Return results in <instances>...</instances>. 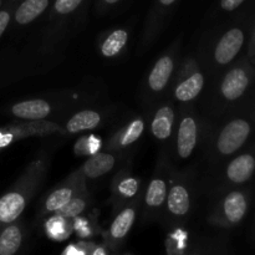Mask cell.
<instances>
[{"label":"cell","mask_w":255,"mask_h":255,"mask_svg":"<svg viewBox=\"0 0 255 255\" xmlns=\"http://www.w3.org/2000/svg\"><path fill=\"white\" fill-rule=\"evenodd\" d=\"M50 168L49 154L32 159L16 182L0 196V226L17 221L46 179Z\"/></svg>","instance_id":"1"},{"label":"cell","mask_w":255,"mask_h":255,"mask_svg":"<svg viewBox=\"0 0 255 255\" xmlns=\"http://www.w3.org/2000/svg\"><path fill=\"white\" fill-rule=\"evenodd\" d=\"M181 39L176 40L147 72L141 89L142 102L152 109L157 102L168 96L174 76L181 64Z\"/></svg>","instance_id":"2"},{"label":"cell","mask_w":255,"mask_h":255,"mask_svg":"<svg viewBox=\"0 0 255 255\" xmlns=\"http://www.w3.org/2000/svg\"><path fill=\"white\" fill-rule=\"evenodd\" d=\"M202 117L192 105L178 107L173 138L168 151L169 159L173 167L189 161L199 147H202Z\"/></svg>","instance_id":"3"},{"label":"cell","mask_w":255,"mask_h":255,"mask_svg":"<svg viewBox=\"0 0 255 255\" xmlns=\"http://www.w3.org/2000/svg\"><path fill=\"white\" fill-rule=\"evenodd\" d=\"M206 87V74L198 57L188 56L181 60L177 74L169 89L168 97L179 107L191 106Z\"/></svg>","instance_id":"4"},{"label":"cell","mask_w":255,"mask_h":255,"mask_svg":"<svg viewBox=\"0 0 255 255\" xmlns=\"http://www.w3.org/2000/svg\"><path fill=\"white\" fill-rule=\"evenodd\" d=\"M172 168L173 164L169 159V156L164 152H161L158 163L148 183L142 189L141 211L144 219L158 218L163 213Z\"/></svg>","instance_id":"5"},{"label":"cell","mask_w":255,"mask_h":255,"mask_svg":"<svg viewBox=\"0 0 255 255\" xmlns=\"http://www.w3.org/2000/svg\"><path fill=\"white\" fill-rule=\"evenodd\" d=\"M194 196L196 187L193 173L188 171H177V167H173L163 213L171 221H184L188 218L193 208Z\"/></svg>","instance_id":"6"},{"label":"cell","mask_w":255,"mask_h":255,"mask_svg":"<svg viewBox=\"0 0 255 255\" xmlns=\"http://www.w3.org/2000/svg\"><path fill=\"white\" fill-rule=\"evenodd\" d=\"M151 110V115L147 117V127L154 141L162 147L161 152L168 154L176 127L178 109L171 97H164L157 102Z\"/></svg>","instance_id":"7"},{"label":"cell","mask_w":255,"mask_h":255,"mask_svg":"<svg viewBox=\"0 0 255 255\" xmlns=\"http://www.w3.org/2000/svg\"><path fill=\"white\" fill-rule=\"evenodd\" d=\"M252 127L247 120L234 119L222 126L212 137L211 152L213 158L229 157L243 147L251 134Z\"/></svg>","instance_id":"8"},{"label":"cell","mask_w":255,"mask_h":255,"mask_svg":"<svg viewBox=\"0 0 255 255\" xmlns=\"http://www.w3.org/2000/svg\"><path fill=\"white\" fill-rule=\"evenodd\" d=\"M86 187L87 181L82 177L79 169L74 171L45 196L40 207V216L50 217L57 213Z\"/></svg>","instance_id":"9"},{"label":"cell","mask_w":255,"mask_h":255,"mask_svg":"<svg viewBox=\"0 0 255 255\" xmlns=\"http://www.w3.org/2000/svg\"><path fill=\"white\" fill-rule=\"evenodd\" d=\"M147 128V119L144 116H134L128 119L122 126L115 129L106 141V149L126 153L133 148L142 138Z\"/></svg>","instance_id":"10"},{"label":"cell","mask_w":255,"mask_h":255,"mask_svg":"<svg viewBox=\"0 0 255 255\" xmlns=\"http://www.w3.org/2000/svg\"><path fill=\"white\" fill-rule=\"evenodd\" d=\"M139 211H141V196L115 208L114 218L107 231V239L110 243L116 246L128 236L132 227L136 223Z\"/></svg>","instance_id":"11"},{"label":"cell","mask_w":255,"mask_h":255,"mask_svg":"<svg viewBox=\"0 0 255 255\" xmlns=\"http://www.w3.org/2000/svg\"><path fill=\"white\" fill-rule=\"evenodd\" d=\"M142 181L127 166H122L111 181V203L114 208L122 206L142 194Z\"/></svg>","instance_id":"12"},{"label":"cell","mask_w":255,"mask_h":255,"mask_svg":"<svg viewBox=\"0 0 255 255\" xmlns=\"http://www.w3.org/2000/svg\"><path fill=\"white\" fill-rule=\"evenodd\" d=\"M126 153L115 151H100L97 153L91 154L79 168V172L82 174L86 181H95L106 174L111 173L119 166H122L127 159Z\"/></svg>","instance_id":"13"},{"label":"cell","mask_w":255,"mask_h":255,"mask_svg":"<svg viewBox=\"0 0 255 255\" xmlns=\"http://www.w3.org/2000/svg\"><path fill=\"white\" fill-rule=\"evenodd\" d=\"M177 1L178 0H154L151 11L147 16L146 26L142 35V45L144 49L158 39Z\"/></svg>","instance_id":"14"},{"label":"cell","mask_w":255,"mask_h":255,"mask_svg":"<svg viewBox=\"0 0 255 255\" xmlns=\"http://www.w3.org/2000/svg\"><path fill=\"white\" fill-rule=\"evenodd\" d=\"M244 32L239 27H232L224 32L213 46L212 60L217 66H226L231 64L241 52L244 45Z\"/></svg>","instance_id":"15"},{"label":"cell","mask_w":255,"mask_h":255,"mask_svg":"<svg viewBox=\"0 0 255 255\" xmlns=\"http://www.w3.org/2000/svg\"><path fill=\"white\" fill-rule=\"evenodd\" d=\"M54 105L46 99H30L19 101L10 107V114L25 121H41L47 120L54 112Z\"/></svg>","instance_id":"16"},{"label":"cell","mask_w":255,"mask_h":255,"mask_svg":"<svg viewBox=\"0 0 255 255\" xmlns=\"http://www.w3.org/2000/svg\"><path fill=\"white\" fill-rule=\"evenodd\" d=\"M249 86V76L243 67L229 70L219 82L218 91L223 100L229 102L241 99Z\"/></svg>","instance_id":"17"},{"label":"cell","mask_w":255,"mask_h":255,"mask_svg":"<svg viewBox=\"0 0 255 255\" xmlns=\"http://www.w3.org/2000/svg\"><path fill=\"white\" fill-rule=\"evenodd\" d=\"M106 116L99 110L85 109L75 112L62 126V132L69 134H77L81 132L100 128L104 125Z\"/></svg>","instance_id":"18"},{"label":"cell","mask_w":255,"mask_h":255,"mask_svg":"<svg viewBox=\"0 0 255 255\" xmlns=\"http://www.w3.org/2000/svg\"><path fill=\"white\" fill-rule=\"evenodd\" d=\"M129 40V31L126 27H116V29L105 31L100 36L99 49L100 55L105 59H116L126 49Z\"/></svg>","instance_id":"19"},{"label":"cell","mask_w":255,"mask_h":255,"mask_svg":"<svg viewBox=\"0 0 255 255\" xmlns=\"http://www.w3.org/2000/svg\"><path fill=\"white\" fill-rule=\"evenodd\" d=\"M247 209H248L247 197L242 192L232 191L221 201L219 206L221 217L218 218L224 219L229 224H237L244 218Z\"/></svg>","instance_id":"20"},{"label":"cell","mask_w":255,"mask_h":255,"mask_svg":"<svg viewBox=\"0 0 255 255\" xmlns=\"http://www.w3.org/2000/svg\"><path fill=\"white\" fill-rule=\"evenodd\" d=\"M255 171V158L246 153L236 157L226 168V178L233 184H243L251 179Z\"/></svg>","instance_id":"21"},{"label":"cell","mask_w":255,"mask_h":255,"mask_svg":"<svg viewBox=\"0 0 255 255\" xmlns=\"http://www.w3.org/2000/svg\"><path fill=\"white\" fill-rule=\"evenodd\" d=\"M51 0H21L14 11L12 19L19 26H26L39 19L50 6Z\"/></svg>","instance_id":"22"},{"label":"cell","mask_w":255,"mask_h":255,"mask_svg":"<svg viewBox=\"0 0 255 255\" xmlns=\"http://www.w3.org/2000/svg\"><path fill=\"white\" fill-rule=\"evenodd\" d=\"M24 241V229L17 221L6 224L0 233V255H14Z\"/></svg>","instance_id":"23"},{"label":"cell","mask_w":255,"mask_h":255,"mask_svg":"<svg viewBox=\"0 0 255 255\" xmlns=\"http://www.w3.org/2000/svg\"><path fill=\"white\" fill-rule=\"evenodd\" d=\"M91 202V193H90L89 189H87L86 187V188L82 189L80 193H77L76 196L64 207V208L60 209V211L57 212V214H60V216L64 217V218L69 219V221H72V219H75L76 217L82 216V214L89 209Z\"/></svg>","instance_id":"24"},{"label":"cell","mask_w":255,"mask_h":255,"mask_svg":"<svg viewBox=\"0 0 255 255\" xmlns=\"http://www.w3.org/2000/svg\"><path fill=\"white\" fill-rule=\"evenodd\" d=\"M46 234L55 241H64L70 236L72 229V221L64 218L60 214L55 213L49 217L45 223Z\"/></svg>","instance_id":"25"},{"label":"cell","mask_w":255,"mask_h":255,"mask_svg":"<svg viewBox=\"0 0 255 255\" xmlns=\"http://www.w3.org/2000/svg\"><path fill=\"white\" fill-rule=\"evenodd\" d=\"M84 1L85 0H55L54 4H52L50 19L57 21V20L71 16L79 10V7H81Z\"/></svg>","instance_id":"26"},{"label":"cell","mask_w":255,"mask_h":255,"mask_svg":"<svg viewBox=\"0 0 255 255\" xmlns=\"http://www.w3.org/2000/svg\"><path fill=\"white\" fill-rule=\"evenodd\" d=\"M72 228L76 231V233L79 234L81 238H89L92 234L89 221H87V218H85V217L82 216L76 217L75 219H72Z\"/></svg>","instance_id":"27"},{"label":"cell","mask_w":255,"mask_h":255,"mask_svg":"<svg viewBox=\"0 0 255 255\" xmlns=\"http://www.w3.org/2000/svg\"><path fill=\"white\" fill-rule=\"evenodd\" d=\"M74 151L77 156H91L89 147V136H82L81 138L77 139V142L75 143Z\"/></svg>","instance_id":"28"},{"label":"cell","mask_w":255,"mask_h":255,"mask_svg":"<svg viewBox=\"0 0 255 255\" xmlns=\"http://www.w3.org/2000/svg\"><path fill=\"white\" fill-rule=\"evenodd\" d=\"M12 19V11L9 7H4V9H0V37L2 36V34L5 32V30L9 26L10 21Z\"/></svg>","instance_id":"29"},{"label":"cell","mask_w":255,"mask_h":255,"mask_svg":"<svg viewBox=\"0 0 255 255\" xmlns=\"http://www.w3.org/2000/svg\"><path fill=\"white\" fill-rule=\"evenodd\" d=\"M246 0H221V7L224 11H233L241 6Z\"/></svg>","instance_id":"30"},{"label":"cell","mask_w":255,"mask_h":255,"mask_svg":"<svg viewBox=\"0 0 255 255\" xmlns=\"http://www.w3.org/2000/svg\"><path fill=\"white\" fill-rule=\"evenodd\" d=\"M121 0H100L99 5H97V9L101 12L107 11L109 9L114 7L115 5H117Z\"/></svg>","instance_id":"31"},{"label":"cell","mask_w":255,"mask_h":255,"mask_svg":"<svg viewBox=\"0 0 255 255\" xmlns=\"http://www.w3.org/2000/svg\"><path fill=\"white\" fill-rule=\"evenodd\" d=\"M62 255H87L85 249H82L81 247L77 246H69L64 251Z\"/></svg>","instance_id":"32"},{"label":"cell","mask_w":255,"mask_h":255,"mask_svg":"<svg viewBox=\"0 0 255 255\" xmlns=\"http://www.w3.org/2000/svg\"><path fill=\"white\" fill-rule=\"evenodd\" d=\"M90 255H107V252L104 247H96V248H94V251L91 252Z\"/></svg>","instance_id":"33"},{"label":"cell","mask_w":255,"mask_h":255,"mask_svg":"<svg viewBox=\"0 0 255 255\" xmlns=\"http://www.w3.org/2000/svg\"><path fill=\"white\" fill-rule=\"evenodd\" d=\"M0 6H1V0H0Z\"/></svg>","instance_id":"34"},{"label":"cell","mask_w":255,"mask_h":255,"mask_svg":"<svg viewBox=\"0 0 255 255\" xmlns=\"http://www.w3.org/2000/svg\"><path fill=\"white\" fill-rule=\"evenodd\" d=\"M19 1H21V0H19Z\"/></svg>","instance_id":"35"}]
</instances>
